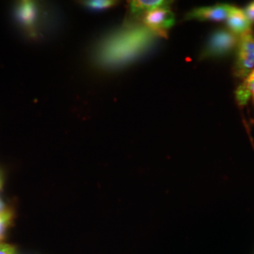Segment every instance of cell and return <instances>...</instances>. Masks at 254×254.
<instances>
[{
  "mask_svg": "<svg viewBox=\"0 0 254 254\" xmlns=\"http://www.w3.org/2000/svg\"><path fill=\"white\" fill-rule=\"evenodd\" d=\"M159 38L142 23L129 22L101 43L96 61L108 68L123 67L151 51Z\"/></svg>",
  "mask_w": 254,
  "mask_h": 254,
  "instance_id": "6da1fadb",
  "label": "cell"
},
{
  "mask_svg": "<svg viewBox=\"0 0 254 254\" xmlns=\"http://www.w3.org/2000/svg\"><path fill=\"white\" fill-rule=\"evenodd\" d=\"M238 43L239 38L230 29L218 28L209 36L200 52V58L205 60L225 57L235 50Z\"/></svg>",
  "mask_w": 254,
  "mask_h": 254,
  "instance_id": "7a4b0ae2",
  "label": "cell"
},
{
  "mask_svg": "<svg viewBox=\"0 0 254 254\" xmlns=\"http://www.w3.org/2000/svg\"><path fill=\"white\" fill-rule=\"evenodd\" d=\"M237 49L235 74L246 79L254 68V34L252 30L240 37Z\"/></svg>",
  "mask_w": 254,
  "mask_h": 254,
  "instance_id": "3957f363",
  "label": "cell"
},
{
  "mask_svg": "<svg viewBox=\"0 0 254 254\" xmlns=\"http://www.w3.org/2000/svg\"><path fill=\"white\" fill-rule=\"evenodd\" d=\"M142 24L159 36H165L167 31L174 26L175 16L169 6L161 7L146 13Z\"/></svg>",
  "mask_w": 254,
  "mask_h": 254,
  "instance_id": "277c9868",
  "label": "cell"
},
{
  "mask_svg": "<svg viewBox=\"0 0 254 254\" xmlns=\"http://www.w3.org/2000/svg\"><path fill=\"white\" fill-rule=\"evenodd\" d=\"M232 5L228 4H217L208 7H200L191 9L185 19L186 20H198V21H213L220 22L227 20L232 9Z\"/></svg>",
  "mask_w": 254,
  "mask_h": 254,
  "instance_id": "5b68a950",
  "label": "cell"
},
{
  "mask_svg": "<svg viewBox=\"0 0 254 254\" xmlns=\"http://www.w3.org/2000/svg\"><path fill=\"white\" fill-rule=\"evenodd\" d=\"M15 18L28 33H34L38 19V6L33 1H21L15 8Z\"/></svg>",
  "mask_w": 254,
  "mask_h": 254,
  "instance_id": "8992f818",
  "label": "cell"
},
{
  "mask_svg": "<svg viewBox=\"0 0 254 254\" xmlns=\"http://www.w3.org/2000/svg\"><path fill=\"white\" fill-rule=\"evenodd\" d=\"M229 29L236 36H242L251 31L252 24L245 15L244 10L233 6L227 18Z\"/></svg>",
  "mask_w": 254,
  "mask_h": 254,
  "instance_id": "52a82bcc",
  "label": "cell"
},
{
  "mask_svg": "<svg viewBox=\"0 0 254 254\" xmlns=\"http://www.w3.org/2000/svg\"><path fill=\"white\" fill-rule=\"evenodd\" d=\"M170 3L164 0H134L130 2V11L135 16L145 15L151 10L169 6Z\"/></svg>",
  "mask_w": 254,
  "mask_h": 254,
  "instance_id": "ba28073f",
  "label": "cell"
},
{
  "mask_svg": "<svg viewBox=\"0 0 254 254\" xmlns=\"http://www.w3.org/2000/svg\"><path fill=\"white\" fill-rule=\"evenodd\" d=\"M118 1H113V0H90V1H83L82 5L91 10L98 11V10L110 9L118 5Z\"/></svg>",
  "mask_w": 254,
  "mask_h": 254,
  "instance_id": "9c48e42d",
  "label": "cell"
},
{
  "mask_svg": "<svg viewBox=\"0 0 254 254\" xmlns=\"http://www.w3.org/2000/svg\"><path fill=\"white\" fill-rule=\"evenodd\" d=\"M13 213L11 210L6 209L0 213V243L5 238L7 231L12 223Z\"/></svg>",
  "mask_w": 254,
  "mask_h": 254,
  "instance_id": "30bf717a",
  "label": "cell"
},
{
  "mask_svg": "<svg viewBox=\"0 0 254 254\" xmlns=\"http://www.w3.org/2000/svg\"><path fill=\"white\" fill-rule=\"evenodd\" d=\"M0 254H18L14 246L0 243Z\"/></svg>",
  "mask_w": 254,
  "mask_h": 254,
  "instance_id": "8fae6325",
  "label": "cell"
},
{
  "mask_svg": "<svg viewBox=\"0 0 254 254\" xmlns=\"http://www.w3.org/2000/svg\"><path fill=\"white\" fill-rule=\"evenodd\" d=\"M245 15L247 16L248 20L251 22V24L254 23V1L250 3L245 9H244Z\"/></svg>",
  "mask_w": 254,
  "mask_h": 254,
  "instance_id": "7c38bea8",
  "label": "cell"
},
{
  "mask_svg": "<svg viewBox=\"0 0 254 254\" xmlns=\"http://www.w3.org/2000/svg\"><path fill=\"white\" fill-rule=\"evenodd\" d=\"M254 81V71H252V73H250L249 75H248V77L246 78L245 81L243 82V83H245L247 85H249V84H251L252 82Z\"/></svg>",
  "mask_w": 254,
  "mask_h": 254,
  "instance_id": "4fadbf2b",
  "label": "cell"
},
{
  "mask_svg": "<svg viewBox=\"0 0 254 254\" xmlns=\"http://www.w3.org/2000/svg\"><path fill=\"white\" fill-rule=\"evenodd\" d=\"M244 86H246L247 88H249L250 90H251V94L253 95V97H254V81L252 82L251 84H249V85H247V84H245V83H242Z\"/></svg>",
  "mask_w": 254,
  "mask_h": 254,
  "instance_id": "5bb4252c",
  "label": "cell"
},
{
  "mask_svg": "<svg viewBox=\"0 0 254 254\" xmlns=\"http://www.w3.org/2000/svg\"><path fill=\"white\" fill-rule=\"evenodd\" d=\"M6 205H5V203L2 201V200H0V213L1 212H3L4 210H6Z\"/></svg>",
  "mask_w": 254,
  "mask_h": 254,
  "instance_id": "9a60e30c",
  "label": "cell"
},
{
  "mask_svg": "<svg viewBox=\"0 0 254 254\" xmlns=\"http://www.w3.org/2000/svg\"><path fill=\"white\" fill-rule=\"evenodd\" d=\"M2 186H3V176H2V174L0 173V190L2 189Z\"/></svg>",
  "mask_w": 254,
  "mask_h": 254,
  "instance_id": "2e32d148",
  "label": "cell"
}]
</instances>
